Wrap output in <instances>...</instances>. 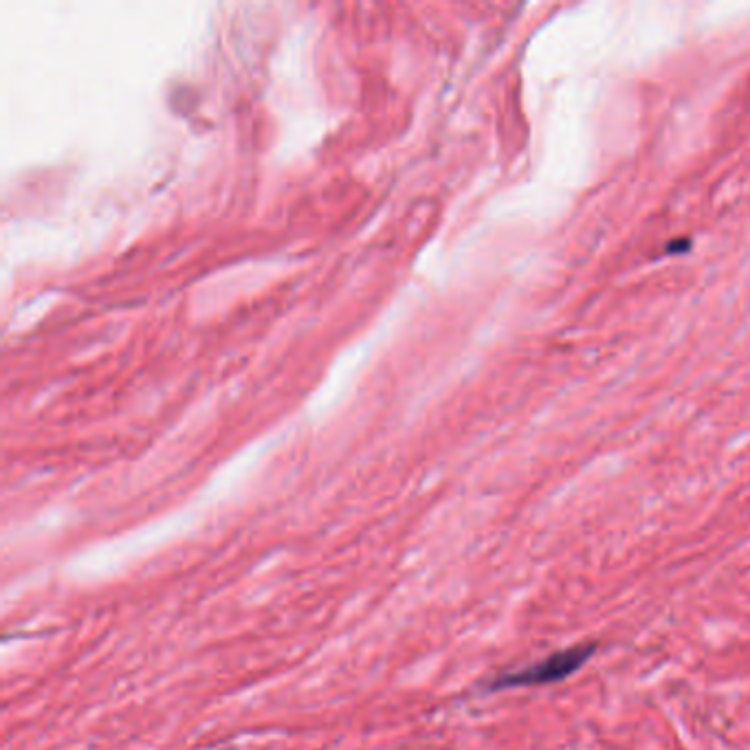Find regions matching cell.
Returning <instances> with one entry per match:
<instances>
[{
    "label": "cell",
    "mask_w": 750,
    "mask_h": 750,
    "mask_svg": "<svg viewBox=\"0 0 750 750\" xmlns=\"http://www.w3.org/2000/svg\"><path fill=\"white\" fill-rule=\"evenodd\" d=\"M597 645H579L570 647V650L557 651V654L548 656L546 660L531 665L522 671L504 673L491 684V689H515V687H542V684L561 682L572 673L579 671L581 667L595 656Z\"/></svg>",
    "instance_id": "cell-1"
}]
</instances>
